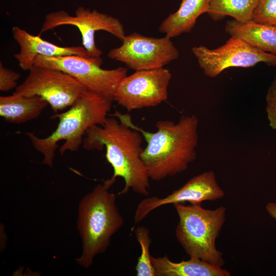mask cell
I'll list each match as a JSON object with an SVG mask.
<instances>
[{
	"label": "cell",
	"mask_w": 276,
	"mask_h": 276,
	"mask_svg": "<svg viewBox=\"0 0 276 276\" xmlns=\"http://www.w3.org/2000/svg\"><path fill=\"white\" fill-rule=\"evenodd\" d=\"M251 20L262 24L276 25V0H258Z\"/></svg>",
	"instance_id": "obj_20"
},
{
	"label": "cell",
	"mask_w": 276,
	"mask_h": 276,
	"mask_svg": "<svg viewBox=\"0 0 276 276\" xmlns=\"http://www.w3.org/2000/svg\"><path fill=\"white\" fill-rule=\"evenodd\" d=\"M143 139L139 131L112 116L86 132L83 148L101 150L105 147V157L113 170L112 176L124 179L125 186L118 195L127 193L130 189L141 195L149 194L150 178L141 158Z\"/></svg>",
	"instance_id": "obj_2"
},
{
	"label": "cell",
	"mask_w": 276,
	"mask_h": 276,
	"mask_svg": "<svg viewBox=\"0 0 276 276\" xmlns=\"http://www.w3.org/2000/svg\"><path fill=\"white\" fill-rule=\"evenodd\" d=\"M266 100V110L269 126L276 130V76L268 89Z\"/></svg>",
	"instance_id": "obj_21"
},
{
	"label": "cell",
	"mask_w": 276,
	"mask_h": 276,
	"mask_svg": "<svg viewBox=\"0 0 276 276\" xmlns=\"http://www.w3.org/2000/svg\"><path fill=\"white\" fill-rule=\"evenodd\" d=\"M172 78L165 68L136 71L119 82L113 100L128 111L154 107L168 99V88Z\"/></svg>",
	"instance_id": "obj_10"
},
{
	"label": "cell",
	"mask_w": 276,
	"mask_h": 276,
	"mask_svg": "<svg viewBox=\"0 0 276 276\" xmlns=\"http://www.w3.org/2000/svg\"><path fill=\"white\" fill-rule=\"evenodd\" d=\"M210 0H181L178 9L160 24L158 31L172 38L190 32L198 17L207 13Z\"/></svg>",
	"instance_id": "obj_16"
},
{
	"label": "cell",
	"mask_w": 276,
	"mask_h": 276,
	"mask_svg": "<svg viewBox=\"0 0 276 276\" xmlns=\"http://www.w3.org/2000/svg\"><path fill=\"white\" fill-rule=\"evenodd\" d=\"M14 40L20 47V52L14 55L20 67L29 71L39 55L48 57L76 55L103 62L90 56L83 47H62L48 42L40 37V34L33 35L18 27L12 29Z\"/></svg>",
	"instance_id": "obj_13"
},
{
	"label": "cell",
	"mask_w": 276,
	"mask_h": 276,
	"mask_svg": "<svg viewBox=\"0 0 276 276\" xmlns=\"http://www.w3.org/2000/svg\"><path fill=\"white\" fill-rule=\"evenodd\" d=\"M149 233V229L144 226H139L134 231L136 240L140 245L142 251L135 268L137 276H155L149 251L151 242Z\"/></svg>",
	"instance_id": "obj_19"
},
{
	"label": "cell",
	"mask_w": 276,
	"mask_h": 276,
	"mask_svg": "<svg viewBox=\"0 0 276 276\" xmlns=\"http://www.w3.org/2000/svg\"><path fill=\"white\" fill-rule=\"evenodd\" d=\"M258 0H210L207 13L214 20L229 16L241 22L252 19Z\"/></svg>",
	"instance_id": "obj_18"
},
{
	"label": "cell",
	"mask_w": 276,
	"mask_h": 276,
	"mask_svg": "<svg viewBox=\"0 0 276 276\" xmlns=\"http://www.w3.org/2000/svg\"><path fill=\"white\" fill-rule=\"evenodd\" d=\"M266 210L271 217L276 220V203L268 202L265 206Z\"/></svg>",
	"instance_id": "obj_23"
},
{
	"label": "cell",
	"mask_w": 276,
	"mask_h": 276,
	"mask_svg": "<svg viewBox=\"0 0 276 276\" xmlns=\"http://www.w3.org/2000/svg\"><path fill=\"white\" fill-rule=\"evenodd\" d=\"M102 62L76 55L48 57L39 55L34 65L61 71L78 81L89 91L112 97L119 82L127 76V69L101 67Z\"/></svg>",
	"instance_id": "obj_7"
},
{
	"label": "cell",
	"mask_w": 276,
	"mask_h": 276,
	"mask_svg": "<svg viewBox=\"0 0 276 276\" xmlns=\"http://www.w3.org/2000/svg\"><path fill=\"white\" fill-rule=\"evenodd\" d=\"M225 192L219 186L213 171L204 172L190 178L183 186L163 198L152 196L138 204L134 222L139 223L153 210L160 206L189 202L201 204L203 201H215L224 197Z\"/></svg>",
	"instance_id": "obj_12"
},
{
	"label": "cell",
	"mask_w": 276,
	"mask_h": 276,
	"mask_svg": "<svg viewBox=\"0 0 276 276\" xmlns=\"http://www.w3.org/2000/svg\"><path fill=\"white\" fill-rule=\"evenodd\" d=\"M151 260L155 276H229L224 269L197 258L174 262L167 255L162 257L151 256Z\"/></svg>",
	"instance_id": "obj_14"
},
{
	"label": "cell",
	"mask_w": 276,
	"mask_h": 276,
	"mask_svg": "<svg viewBox=\"0 0 276 276\" xmlns=\"http://www.w3.org/2000/svg\"><path fill=\"white\" fill-rule=\"evenodd\" d=\"M62 25L76 27L81 34L83 47L91 57L97 59H102V51L95 44L96 32H107L121 41L126 36L124 26L118 18L83 6L77 8L74 16L64 10L46 14L40 34Z\"/></svg>",
	"instance_id": "obj_11"
},
{
	"label": "cell",
	"mask_w": 276,
	"mask_h": 276,
	"mask_svg": "<svg viewBox=\"0 0 276 276\" xmlns=\"http://www.w3.org/2000/svg\"><path fill=\"white\" fill-rule=\"evenodd\" d=\"M173 205L179 218L175 235L186 252L190 258L222 267L224 264L223 254L217 249L216 241L225 221L226 208L211 210L202 208L201 204Z\"/></svg>",
	"instance_id": "obj_5"
},
{
	"label": "cell",
	"mask_w": 276,
	"mask_h": 276,
	"mask_svg": "<svg viewBox=\"0 0 276 276\" xmlns=\"http://www.w3.org/2000/svg\"><path fill=\"white\" fill-rule=\"evenodd\" d=\"M171 39L166 35L155 38L133 33L126 35L121 45L111 49L107 56L135 71L164 68L179 55Z\"/></svg>",
	"instance_id": "obj_8"
},
{
	"label": "cell",
	"mask_w": 276,
	"mask_h": 276,
	"mask_svg": "<svg viewBox=\"0 0 276 276\" xmlns=\"http://www.w3.org/2000/svg\"><path fill=\"white\" fill-rule=\"evenodd\" d=\"M15 95L42 98L56 113L74 105L87 91L76 79L61 71L34 65Z\"/></svg>",
	"instance_id": "obj_6"
},
{
	"label": "cell",
	"mask_w": 276,
	"mask_h": 276,
	"mask_svg": "<svg viewBox=\"0 0 276 276\" xmlns=\"http://www.w3.org/2000/svg\"><path fill=\"white\" fill-rule=\"evenodd\" d=\"M48 103L37 96L13 94L0 97V115L9 123L21 124L37 118Z\"/></svg>",
	"instance_id": "obj_17"
},
{
	"label": "cell",
	"mask_w": 276,
	"mask_h": 276,
	"mask_svg": "<svg viewBox=\"0 0 276 276\" xmlns=\"http://www.w3.org/2000/svg\"><path fill=\"white\" fill-rule=\"evenodd\" d=\"M225 32L249 45L264 52L276 55V25L262 24L250 20L241 22L227 21Z\"/></svg>",
	"instance_id": "obj_15"
},
{
	"label": "cell",
	"mask_w": 276,
	"mask_h": 276,
	"mask_svg": "<svg viewBox=\"0 0 276 276\" xmlns=\"http://www.w3.org/2000/svg\"><path fill=\"white\" fill-rule=\"evenodd\" d=\"M110 116L139 131L146 140L141 158L150 179L159 181L175 176L187 170L196 158L198 120L195 115L182 116L176 123L158 121L154 132L135 125L129 114L116 110Z\"/></svg>",
	"instance_id": "obj_1"
},
{
	"label": "cell",
	"mask_w": 276,
	"mask_h": 276,
	"mask_svg": "<svg viewBox=\"0 0 276 276\" xmlns=\"http://www.w3.org/2000/svg\"><path fill=\"white\" fill-rule=\"evenodd\" d=\"M192 51L205 75L211 78L229 67L247 68L260 62L276 66V55L254 48L233 36L216 49L199 45L193 47Z\"/></svg>",
	"instance_id": "obj_9"
},
{
	"label": "cell",
	"mask_w": 276,
	"mask_h": 276,
	"mask_svg": "<svg viewBox=\"0 0 276 276\" xmlns=\"http://www.w3.org/2000/svg\"><path fill=\"white\" fill-rule=\"evenodd\" d=\"M116 179L111 176L98 185L80 202L77 227L82 241V253L76 260L85 268L91 266L96 255L105 251L111 237L123 225L116 195L109 191Z\"/></svg>",
	"instance_id": "obj_3"
},
{
	"label": "cell",
	"mask_w": 276,
	"mask_h": 276,
	"mask_svg": "<svg viewBox=\"0 0 276 276\" xmlns=\"http://www.w3.org/2000/svg\"><path fill=\"white\" fill-rule=\"evenodd\" d=\"M112 97L101 96L87 91L71 108L52 119H58L56 129L48 136L40 138L32 132L26 135L36 151L43 156L42 164L53 167L55 152L59 141L64 143L59 148L63 155L66 151H76L82 144L86 131L95 125H102L110 110Z\"/></svg>",
	"instance_id": "obj_4"
},
{
	"label": "cell",
	"mask_w": 276,
	"mask_h": 276,
	"mask_svg": "<svg viewBox=\"0 0 276 276\" xmlns=\"http://www.w3.org/2000/svg\"><path fill=\"white\" fill-rule=\"evenodd\" d=\"M20 78L18 73L5 67L0 63V90L8 91L17 85V81Z\"/></svg>",
	"instance_id": "obj_22"
}]
</instances>
